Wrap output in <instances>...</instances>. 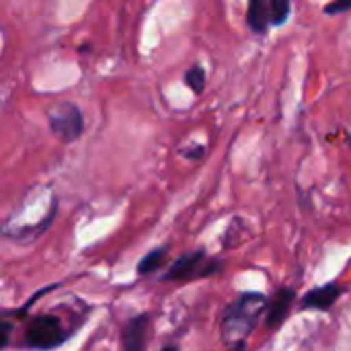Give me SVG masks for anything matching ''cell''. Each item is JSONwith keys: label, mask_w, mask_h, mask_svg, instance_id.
<instances>
[{"label": "cell", "mask_w": 351, "mask_h": 351, "mask_svg": "<svg viewBox=\"0 0 351 351\" xmlns=\"http://www.w3.org/2000/svg\"><path fill=\"white\" fill-rule=\"evenodd\" d=\"M267 308V298L263 294H243L239 296L222 315V339L230 348L243 343L255 329L259 317Z\"/></svg>", "instance_id": "obj_1"}, {"label": "cell", "mask_w": 351, "mask_h": 351, "mask_svg": "<svg viewBox=\"0 0 351 351\" xmlns=\"http://www.w3.org/2000/svg\"><path fill=\"white\" fill-rule=\"evenodd\" d=\"M68 337H70V333L62 327L58 317L43 315V317H35L29 323V327L25 331V346L29 350H53V348L62 346Z\"/></svg>", "instance_id": "obj_2"}, {"label": "cell", "mask_w": 351, "mask_h": 351, "mask_svg": "<svg viewBox=\"0 0 351 351\" xmlns=\"http://www.w3.org/2000/svg\"><path fill=\"white\" fill-rule=\"evenodd\" d=\"M47 121L53 136L62 142H74L82 136L84 119L80 109L70 101H60L47 109Z\"/></svg>", "instance_id": "obj_3"}, {"label": "cell", "mask_w": 351, "mask_h": 351, "mask_svg": "<svg viewBox=\"0 0 351 351\" xmlns=\"http://www.w3.org/2000/svg\"><path fill=\"white\" fill-rule=\"evenodd\" d=\"M218 269H220V261H216V259L208 261L204 251H195V253H187L181 259H177L162 276V282H187L193 278L212 276Z\"/></svg>", "instance_id": "obj_4"}, {"label": "cell", "mask_w": 351, "mask_h": 351, "mask_svg": "<svg viewBox=\"0 0 351 351\" xmlns=\"http://www.w3.org/2000/svg\"><path fill=\"white\" fill-rule=\"evenodd\" d=\"M150 337V315H138L130 319L121 331L123 351H144Z\"/></svg>", "instance_id": "obj_5"}, {"label": "cell", "mask_w": 351, "mask_h": 351, "mask_svg": "<svg viewBox=\"0 0 351 351\" xmlns=\"http://www.w3.org/2000/svg\"><path fill=\"white\" fill-rule=\"evenodd\" d=\"M294 296H296V292L292 288H282L278 292V296L271 300V306H269V313H267V319H265V327L267 329H271V331L280 329V325L286 321V317L290 313Z\"/></svg>", "instance_id": "obj_6"}, {"label": "cell", "mask_w": 351, "mask_h": 351, "mask_svg": "<svg viewBox=\"0 0 351 351\" xmlns=\"http://www.w3.org/2000/svg\"><path fill=\"white\" fill-rule=\"evenodd\" d=\"M343 294V288L337 286V284H327V286H321L313 292H308L302 300V306L304 308H319V311H327L331 308L337 298Z\"/></svg>", "instance_id": "obj_7"}, {"label": "cell", "mask_w": 351, "mask_h": 351, "mask_svg": "<svg viewBox=\"0 0 351 351\" xmlns=\"http://www.w3.org/2000/svg\"><path fill=\"white\" fill-rule=\"evenodd\" d=\"M269 2L265 0H253L247 10V23L255 33H263L271 23H269Z\"/></svg>", "instance_id": "obj_8"}, {"label": "cell", "mask_w": 351, "mask_h": 351, "mask_svg": "<svg viewBox=\"0 0 351 351\" xmlns=\"http://www.w3.org/2000/svg\"><path fill=\"white\" fill-rule=\"evenodd\" d=\"M167 247H158L154 251H150L146 257H142V261L138 263V274L142 276H148V274H154L167 259Z\"/></svg>", "instance_id": "obj_9"}, {"label": "cell", "mask_w": 351, "mask_h": 351, "mask_svg": "<svg viewBox=\"0 0 351 351\" xmlns=\"http://www.w3.org/2000/svg\"><path fill=\"white\" fill-rule=\"evenodd\" d=\"M290 10H292L290 2H286V0H271L269 2V14H271L269 23L271 25H284L288 21V16H290Z\"/></svg>", "instance_id": "obj_10"}, {"label": "cell", "mask_w": 351, "mask_h": 351, "mask_svg": "<svg viewBox=\"0 0 351 351\" xmlns=\"http://www.w3.org/2000/svg\"><path fill=\"white\" fill-rule=\"evenodd\" d=\"M185 82H187V86L195 95H199L204 90V86H206V72H204V68L202 66H191L187 70V74H185Z\"/></svg>", "instance_id": "obj_11"}, {"label": "cell", "mask_w": 351, "mask_h": 351, "mask_svg": "<svg viewBox=\"0 0 351 351\" xmlns=\"http://www.w3.org/2000/svg\"><path fill=\"white\" fill-rule=\"evenodd\" d=\"M351 8V0H346V2H331L325 6V12L327 14H335V12H346Z\"/></svg>", "instance_id": "obj_12"}, {"label": "cell", "mask_w": 351, "mask_h": 351, "mask_svg": "<svg viewBox=\"0 0 351 351\" xmlns=\"http://www.w3.org/2000/svg\"><path fill=\"white\" fill-rule=\"evenodd\" d=\"M10 339V325L8 323H0V348H4Z\"/></svg>", "instance_id": "obj_13"}, {"label": "cell", "mask_w": 351, "mask_h": 351, "mask_svg": "<svg viewBox=\"0 0 351 351\" xmlns=\"http://www.w3.org/2000/svg\"><path fill=\"white\" fill-rule=\"evenodd\" d=\"M228 351H247V343L243 341V343H237V346H232Z\"/></svg>", "instance_id": "obj_14"}, {"label": "cell", "mask_w": 351, "mask_h": 351, "mask_svg": "<svg viewBox=\"0 0 351 351\" xmlns=\"http://www.w3.org/2000/svg\"><path fill=\"white\" fill-rule=\"evenodd\" d=\"M162 351H179V348H175V346H169V348H165Z\"/></svg>", "instance_id": "obj_15"}, {"label": "cell", "mask_w": 351, "mask_h": 351, "mask_svg": "<svg viewBox=\"0 0 351 351\" xmlns=\"http://www.w3.org/2000/svg\"><path fill=\"white\" fill-rule=\"evenodd\" d=\"M350 142H351V140H350Z\"/></svg>", "instance_id": "obj_16"}]
</instances>
